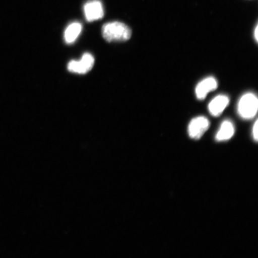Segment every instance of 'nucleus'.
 <instances>
[{"label": "nucleus", "mask_w": 258, "mask_h": 258, "mask_svg": "<svg viewBox=\"0 0 258 258\" xmlns=\"http://www.w3.org/2000/svg\"><path fill=\"white\" fill-rule=\"evenodd\" d=\"M102 36L108 42L125 41L131 38L132 31L126 25L120 22L105 24L102 29Z\"/></svg>", "instance_id": "f257e3e1"}, {"label": "nucleus", "mask_w": 258, "mask_h": 258, "mask_svg": "<svg viewBox=\"0 0 258 258\" xmlns=\"http://www.w3.org/2000/svg\"><path fill=\"white\" fill-rule=\"evenodd\" d=\"M258 100L253 93H248L241 97L238 104V112L246 120L253 118L257 114Z\"/></svg>", "instance_id": "f03ea898"}, {"label": "nucleus", "mask_w": 258, "mask_h": 258, "mask_svg": "<svg viewBox=\"0 0 258 258\" xmlns=\"http://www.w3.org/2000/svg\"><path fill=\"white\" fill-rule=\"evenodd\" d=\"M94 63L95 59L92 54L85 53L80 60L70 61L68 64V70L72 73L85 74L92 70Z\"/></svg>", "instance_id": "7ed1b4c3"}, {"label": "nucleus", "mask_w": 258, "mask_h": 258, "mask_svg": "<svg viewBox=\"0 0 258 258\" xmlns=\"http://www.w3.org/2000/svg\"><path fill=\"white\" fill-rule=\"evenodd\" d=\"M210 126L207 118L198 117L192 119L188 125V134L190 138L199 140L201 138Z\"/></svg>", "instance_id": "20e7f679"}, {"label": "nucleus", "mask_w": 258, "mask_h": 258, "mask_svg": "<svg viewBox=\"0 0 258 258\" xmlns=\"http://www.w3.org/2000/svg\"><path fill=\"white\" fill-rule=\"evenodd\" d=\"M84 12L88 22H93L103 18L104 15V8L99 0H92L84 6Z\"/></svg>", "instance_id": "39448f33"}, {"label": "nucleus", "mask_w": 258, "mask_h": 258, "mask_svg": "<svg viewBox=\"0 0 258 258\" xmlns=\"http://www.w3.org/2000/svg\"><path fill=\"white\" fill-rule=\"evenodd\" d=\"M218 88V83L213 77H208L202 81L197 86L196 93L197 98L200 100L204 99L208 93Z\"/></svg>", "instance_id": "423d86ee"}, {"label": "nucleus", "mask_w": 258, "mask_h": 258, "mask_svg": "<svg viewBox=\"0 0 258 258\" xmlns=\"http://www.w3.org/2000/svg\"><path fill=\"white\" fill-rule=\"evenodd\" d=\"M230 100L227 96L219 95L210 102L208 106L210 113L215 117H218L228 106Z\"/></svg>", "instance_id": "0eeeda50"}, {"label": "nucleus", "mask_w": 258, "mask_h": 258, "mask_svg": "<svg viewBox=\"0 0 258 258\" xmlns=\"http://www.w3.org/2000/svg\"><path fill=\"white\" fill-rule=\"evenodd\" d=\"M234 127L230 121L226 120L222 122L218 132L216 140L218 141H224L230 140L234 134Z\"/></svg>", "instance_id": "6e6552de"}, {"label": "nucleus", "mask_w": 258, "mask_h": 258, "mask_svg": "<svg viewBox=\"0 0 258 258\" xmlns=\"http://www.w3.org/2000/svg\"><path fill=\"white\" fill-rule=\"evenodd\" d=\"M82 30V25L79 22L70 24L64 31V38L67 43L72 44L75 41Z\"/></svg>", "instance_id": "1a4fd4ad"}, {"label": "nucleus", "mask_w": 258, "mask_h": 258, "mask_svg": "<svg viewBox=\"0 0 258 258\" xmlns=\"http://www.w3.org/2000/svg\"><path fill=\"white\" fill-rule=\"evenodd\" d=\"M252 133H253V136L254 140H255L256 141H257V140H258V122H257V120H256L255 121V122H254V124L253 127Z\"/></svg>", "instance_id": "9d476101"}, {"label": "nucleus", "mask_w": 258, "mask_h": 258, "mask_svg": "<svg viewBox=\"0 0 258 258\" xmlns=\"http://www.w3.org/2000/svg\"><path fill=\"white\" fill-rule=\"evenodd\" d=\"M254 38H255V40L256 41V42H257L258 41V27H257V26H256V28H255V30H254Z\"/></svg>", "instance_id": "9b49d317"}]
</instances>
